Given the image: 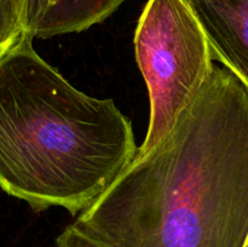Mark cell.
<instances>
[{
	"instance_id": "6da1fadb",
	"label": "cell",
	"mask_w": 248,
	"mask_h": 247,
	"mask_svg": "<svg viewBox=\"0 0 248 247\" xmlns=\"http://www.w3.org/2000/svg\"><path fill=\"white\" fill-rule=\"evenodd\" d=\"M106 247H245L248 87L215 67L171 132L73 223Z\"/></svg>"
},
{
	"instance_id": "277c9868",
	"label": "cell",
	"mask_w": 248,
	"mask_h": 247,
	"mask_svg": "<svg viewBox=\"0 0 248 247\" xmlns=\"http://www.w3.org/2000/svg\"><path fill=\"white\" fill-rule=\"evenodd\" d=\"M200 22L213 60L248 87V0H184Z\"/></svg>"
},
{
	"instance_id": "7a4b0ae2",
	"label": "cell",
	"mask_w": 248,
	"mask_h": 247,
	"mask_svg": "<svg viewBox=\"0 0 248 247\" xmlns=\"http://www.w3.org/2000/svg\"><path fill=\"white\" fill-rule=\"evenodd\" d=\"M131 121L111 98L75 89L26 35L0 60V188L33 210L72 216L135 160Z\"/></svg>"
},
{
	"instance_id": "ba28073f",
	"label": "cell",
	"mask_w": 248,
	"mask_h": 247,
	"mask_svg": "<svg viewBox=\"0 0 248 247\" xmlns=\"http://www.w3.org/2000/svg\"><path fill=\"white\" fill-rule=\"evenodd\" d=\"M57 247H106L87 235L82 234L74 225H69L57 237Z\"/></svg>"
},
{
	"instance_id": "5b68a950",
	"label": "cell",
	"mask_w": 248,
	"mask_h": 247,
	"mask_svg": "<svg viewBox=\"0 0 248 247\" xmlns=\"http://www.w3.org/2000/svg\"><path fill=\"white\" fill-rule=\"evenodd\" d=\"M126 0H62L53 17L50 38L78 33L108 18Z\"/></svg>"
},
{
	"instance_id": "8992f818",
	"label": "cell",
	"mask_w": 248,
	"mask_h": 247,
	"mask_svg": "<svg viewBox=\"0 0 248 247\" xmlns=\"http://www.w3.org/2000/svg\"><path fill=\"white\" fill-rule=\"evenodd\" d=\"M26 35L24 0H0V60Z\"/></svg>"
},
{
	"instance_id": "3957f363",
	"label": "cell",
	"mask_w": 248,
	"mask_h": 247,
	"mask_svg": "<svg viewBox=\"0 0 248 247\" xmlns=\"http://www.w3.org/2000/svg\"><path fill=\"white\" fill-rule=\"evenodd\" d=\"M135 50L150 99L140 156L171 132L216 65L207 36L184 0H148L136 29Z\"/></svg>"
},
{
	"instance_id": "9c48e42d",
	"label": "cell",
	"mask_w": 248,
	"mask_h": 247,
	"mask_svg": "<svg viewBox=\"0 0 248 247\" xmlns=\"http://www.w3.org/2000/svg\"><path fill=\"white\" fill-rule=\"evenodd\" d=\"M245 247H248V237H247V241H246V245H245Z\"/></svg>"
},
{
	"instance_id": "52a82bcc",
	"label": "cell",
	"mask_w": 248,
	"mask_h": 247,
	"mask_svg": "<svg viewBox=\"0 0 248 247\" xmlns=\"http://www.w3.org/2000/svg\"><path fill=\"white\" fill-rule=\"evenodd\" d=\"M62 0H24V26L31 38H50L53 17Z\"/></svg>"
}]
</instances>
